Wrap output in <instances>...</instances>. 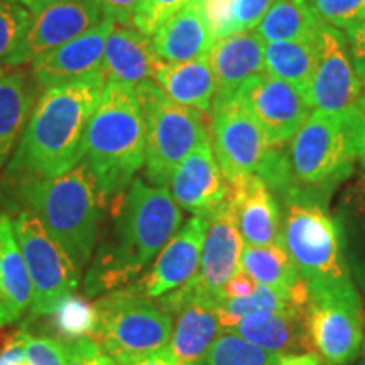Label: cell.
I'll list each match as a JSON object with an SVG mask.
<instances>
[{
	"label": "cell",
	"instance_id": "1",
	"mask_svg": "<svg viewBox=\"0 0 365 365\" xmlns=\"http://www.w3.org/2000/svg\"><path fill=\"white\" fill-rule=\"evenodd\" d=\"M107 78L53 85L43 90L27 118L7 176L16 181L65 175L83 161L86 129L97 110Z\"/></svg>",
	"mask_w": 365,
	"mask_h": 365
},
{
	"label": "cell",
	"instance_id": "2",
	"mask_svg": "<svg viewBox=\"0 0 365 365\" xmlns=\"http://www.w3.org/2000/svg\"><path fill=\"white\" fill-rule=\"evenodd\" d=\"M181 223V207L166 186L148 185L140 178L132 181L112 237L93 254L85 276V294L95 298L129 284L156 259Z\"/></svg>",
	"mask_w": 365,
	"mask_h": 365
},
{
	"label": "cell",
	"instance_id": "3",
	"mask_svg": "<svg viewBox=\"0 0 365 365\" xmlns=\"http://www.w3.org/2000/svg\"><path fill=\"white\" fill-rule=\"evenodd\" d=\"M276 198L281 207V244L293 259L308 298H362L346 266L328 198L296 186Z\"/></svg>",
	"mask_w": 365,
	"mask_h": 365
},
{
	"label": "cell",
	"instance_id": "4",
	"mask_svg": "<svg viewBox=\"0 0 365 365\" xmlns=\"http://www.w3.org/2000/svg\"><path fill=\"white\" fill-rule=\"evenodd\" d=\"M83 161L102 205L129 188L145 163V125L135 88L107 81L86 129Z\"/></svg>",
	"mask_w": 365,
	"mask_h": 365
},
{
	"label": "cell",
	"instance_id": "5",
	"mask_svg": "<svg viewBox=\"0 0 365 365\" xmlns=\"http://www.w3.org/2000/svg\"><path fill=\"white\" fill-rule=\"evenodd\" d=\"M19 198L75 267L85 271L93 257L102 218V202L86 163L80 161L65 175L21 181Z\"/></svg>",
	"mask_w": 365,
	"mask_h": 365
},
{
	"label": "cell",
	"instance_id": "6",
	"mask_svg": "<svg viewBox=\"0 0 365 365\" xmlns=\"http://www.w3.org/2000/svg\"><path fill=\"white\" fill-rule=\"evenodd\" d=\"M362 110L328 113L314 110L287 143L284 163L291 186L330 198L349 180L357 159L355 127ZM287 188V190H289ZM277 196V195H276Z\"/></svg>",
	"mask_w": 365,
	"mask_h": 365
},
{
	"label": "cell",
	"instance_id": "7",
	"mask_svg": "<svg viewBox=\"0 0 365 365\" xmlns=\"http://www.w3.org/2000/svg\"><path fill=\"white\" fill-rule=\"evenodd\" d=\"M91 339L113 362H125L166 349L173 317L159 303L130 287L113 289L93 303Z\"/></svg>",
	"mask_w": 365,
	"mask_h": 365
},
{
	"label": "cell",
	"instance_id": "8",
	"mask_svg": "<svg viewBox=\"0 0 365 365\" xmlns=\"http://www.w3.org/2000/svg\"><path fill=\"white\" fill-rule=\"evenodd\" d=\"M145 125V178L166 186L176 168L208 139L203 113L176 103L153 80L135 86Z\"/></svg>",
	"mask_w": 365,
	"mask_h": 365
},
{
	"label": "cell",
	"instance_id": "9",
	"mask_svg": "<svg viewBox=\"0 0 365 365\" xmlns=\"http://www.w3.org/2000/svg\"><path fill=\"white\" fill-rule=\"evenodd\" d=\"M12 227L33 282L31 314L48 317L61 301L75 293L81 272L29 210H21Z\"/></svg>",
	"mask_w": 365,
	"mask_h": 365
},
{
	"label": "cell",
	"instance_id": "10",
	"mask_svg": "<svg viewBox=\"0 0 365 365\" xmlns=\"http://www.w3.org/2000/svg\"><path fill=\"white\" fill-rule=\"evenodd\" d=\"M210 113V140L228 185H239L250 176H257L276 148L262 127L234 100L212 107Z\"/></svg>",
	"mask_w": 365,
	"mask_h": 365
},
{
	"label": "cell",
	"instance_id": "11",
	"mask_svg": "<svg viewBox=\"0 0 365 365\" xmlns=\"http://www.w3.org/2000/svg\"><path fill=\"white\" fill-rule=\"evenodd\" d=\"M234 102L254 117L276 148L289 143L313 108L298 88L266 71L245 81Z\"/></svg>",
	"mask_w": 365,
	"mask_h": 365
},
{
	"label": "cell",
	"instance_id": "12",
	"mask_svg": "<svg viewBox=\"0 0 365 365\" xmlns=\"http://www.w3.org/2000/svg\"><path fill=\"white\" fill-rule=\"evenodd\" d=\"M318 38L319 54L308 91L309 105L328 113L360 110L364 85L350 56L345 34L323 24Z\"/></svg>",
	"mask_w": 365,
	"mask_h": 365
},
{
	"label": "cell",
	"instance_id": "13",
	"mask_svg": "<svg viewBox=\"0 0 365 365\" xmlns=\"http://www.w3.org/2000/svg\"><path fill=\"white\" fill-rule=\"evenodd\" d=\"M105 19L91 0H49L31 12L27 33L6 66L33 63L41 54L85 34Z\"/></svg>",
	"mask_w": 365,
	"mask_h": 365
},
{
	"label": "cell",
	"instance_id": "14",
	"mask_svg": "<svg viewBox=\"0 0 365 365\" xmlns=\"http://www.w3.org/2000/svg\"><path fill=\"white\" fill-rule=\"evenodd\" d=\"M244 245L237 227L234 207L228 198L225 205L208 217L198 274L186 282V289L196 298H202L217 307L222 299L223 286L240 271V255Z\"/></svg>",
	"mask_w": 365,
	"mask_h": 365
},
{
	"label": "cell",
	"instance_id": "15",
	"mask_svg": "<svg viewBox=\"0 0 365 365\" xmlns=\"http://www.w3.org/2000/svg\"><path fill=\"white\" fill-rule=\"evenodd\" d=\"M312 346L327 365H346L362 346V299L312 298L307 307Z\"/></svg>",
	"mask_w": 365,
	"mask_h": 365
},
{
	"label": "cell",
	"instance_id": "16",
	"mask_svg": "<svg viewBox=\"0 0 365 365\" xmlns=\"http://www.w3.org/2000/svg\"><path fill=\"white\" fill-rule=\"evenodd\" d=\"M158 303L171 317L175 314L166 349L176 365H202L223 331L215 304L196 298L185 286L158 298Z\"/></svg>",
	"mask_w": 365,
	"mask_h": 365
},
{
	"label": "cell",
	"instance_id": "17",
	"mask_svg": "<svg viewBox=\"0 0 365 365\" xmlns=\"http://www.w3.org/2000/svg\"><path fill=\"white\" fill-rule=\"evenodd\" d=\"M208 218L191 217L156 255L149 274L130 286L132 291L158 299L185 286L198 274Z\"/></svg>",
	"mask_w": 365,
	"mask_h": 365
},
{
	"label": "cell",
	"instance_id": "18",
	"mask_svg": "<svg viewBox=\"0 0 365 365\" xmlns=\"http://www.w3.org/2000/svg\"><path fill=\"white\" fill-rule=\"evenodd\" d=\"M115 22L108 17L85 34L41 54L31 63L34 83L43 88L70 83L103 73V53Z\"/></svg>",
	"mask_w": 365,
	"mask_h": 365
},
{
	"label": "cell",
	"instance_id": "19",
	"mask_svg": "<svg viewBox=\"0 0 365 365\" xmlns=\"http://www.w3.org/2000/svg\"><path fill=\"white\" fill-rule=\"evenodd\" d=\"M168 186L181 210L195 217L208 218L228 202L230 185L218 166L210 137L182 159Z\"/></svg>",
	"mask_w": 365,
	"mask_h": 365
},
{
	"label": "cell",
	"instance_id": "20",
	"mask_svg": "<svg viewBox=\"0 0 365 365\" xmlns=\"http://www.w3.org/2000/svg\"><path fill=\"white\" fill-rule=\"evenodd\" d=\"M264 44L257 31L228 36L213 43L208 53L217 81L212 107L232 102L245 81L264 73Z\"/></svg>",
	"mask_w": 365,
	"mask_h": 365
},
{
	"label": "cell",
	"instance_id": "21",
	"mask_svg": "<svg viewBox=\"0 0 365 365\" xmlns=\"http://www.w3.org/2000/svg\"><path fill=\"white\" fill-rule=\"evenodd\" d=\"M230 202L245 245L281 244V207L276 195L259 176L230 186Z\"/></svg>",
	"mask_w": 365,
	"mask_h": 365
},
{
	"label": "cell",
	"instance_id": "22",
	"mask_svg": "<svg viewBox=\"0 0 365 365\" xmlns=\"http://www.w3.org/2000/svg\"><path fill=\"white\" fill-rule=\"evenodd\" d=\"M228 331H234L250 344L272 354L287 355L312 350L307 308L303 307L249 314Z\"/></svg>",
	"mask_w": 365,
	"mask_h": 365
},
{
	"label": "cell",
	"instance_id": "23",
	"mask_svg": "<svg viewBox=\"0 0 365 365\" xmlns=\"http://www.w3.org/2000/svg\"><path fill=\"white\" fill-rule=\"evenodd\" d=\"M158 63L159 58L148 36L135 27L115 24L105 43L102 68L107 81L135 88L153 80Z\"/></svg>",
	"mask_w": 365,
	"mask_h": 365
},
{
	"label": "cell",
	"instance_id": "24",
	"mask_svg": "<svg viewBox=\"0 0 365 365\" xmlns=\"http://www.w3.org/2000/svg\"><path fill=\"white\" fill-rule=\"evenodd\" d=\"M33 304V282L14 234L12 218L0 213V327L14 325Z\"/></svg>",
	"mask_w": 365,
	"mask_h": 365
},
{
	"label": "cell",
	"instance_id": "25",
	"mask_svg": "<svg viewBox=\"0 0 365 365\" xmlns=\"http://www.w3.org/2000/svg\"><path fill=\"white\" fill-rule=\"evenodd\" d=\"M153 81L176 103L202 113L212 112L217 81L208 54L181 63H166L159 59L154 68Z\"/></svg>",
	"mask_w": 365,
	"mask_h": 365
},
{
	"label": "cell",
	"instance_id": "26",
	"mask_svg": "<svg viewBox=\"0 0 365 365\" xmlns=\"http://www.w3.org/2000/svg\"><path fill=\"white\" fill-rule=\"evenodd\" d=\"M213 43L215 41L205 22L200 0H191L153 36L154 51L166 63H181L205 56Z\"/></svg>",
	"mask_w": 365,
	"mask_h": 365
},
{
	"label": "cell",
	"instance_id": "27",
	"mask_svg": "<svg viewBox=\"0 0 365 365\" xmlns=\"http://www.w3.org/2000/svg\"><path fill=\"white\" fill-rule=\"evenodd\" d=\"M240 271L252 277L257 284L269 286L286 294L298 307H308L307 286L282 244L266 247L244 245L240 255Z\"/></svg>",
	"mask_w": 365,
	"mask_h": 365
},
{
	"label": "cell",
	"instance_id": "28",
	"mask_svg": "<svg viewBox=\"0 0 365 365\" xmlns=\"http://www.w3.org/2000/svg\"><path fill=\"white\" fill-rule=\"evenodd\" d=\"M335 218L346 266L365 299V175L357 176L346 186Z\"/></svg>",
	"mask_w": 365,
	"mask_h": 365
},
{
	"label": "cell",
	"instance_id": "29",
	"mask_svg": "<svg viewBox=\"0 0 365 365\" xmlns=\"http://www.w3.org/2000/svg\"><path fill=\"white\" fill-rule=\"evenodd\" d=\"M319 34V33H318ZM319 54V38L264 44V71L298 88L308 100Z\"/></svg>",
	"mask_w": 365,
	"mask_h": 365
},
{
	"label": "cell",
	"instance_id": "30",
	"mask_svg": "<svg viewBox=\"0 0 365 365\" xmlns=\"http://www.w3.org/2000/svg\"><path fill=\"white\" fill-rule=\"evenodd\" d=\"M34 107V86L26 73H6L0 78V168L19 144Z\"/></svg>",
	"mask_w": 365,
	"mask_h": 365
},
{
	"label": "cell",
	"instance_id": "31",
	"mask_svg": "<svg viewBox=\"0 0 365 365\" xmlns=\"http://www.w3.org/2000/svg\"><path fill=\"white\" fill-rule=\"evenodd\" d=\"M276 0H200L213 41L254 31Z\"/></svg>",
	"mask_w": 365,
	"mask_h": 365
},
{
	"label": "cell",
	"instance_id": "32",
	"mask_svg": "<svg viewBox=\"0 0 365 365\" xmlns=\"http://www.w3.org/2000/svg\"><path fill=\"white\" fill-rule=\"evenodd\" d=\"M322 22L309 9L307 0H276L257 26L264 43L314 38Z\"/></svg>",
	"mask_w": 365,
	"mask_h": 365
},
{
	"label": "cell",
	"instance_id": "33",
	"mask_svg": "<svg viewBox=\"0 0 365 365\" xmlns=\"http://www.w3.org/2000/svg\"><path fill=\"white\" fill-rule=\"evenodd\" d=\"M289 307H298V304H294L286 294L272 289V287L257 284L252 293L247 296H242V298H225L218 301L217 312L218 317H220L223 331H228L237 322L249 317V314L277 312V309H284Z\"/></svg>",
	"mask_w": 365,
	"mask_h": 365
},
{
	"label": "cell",
	"instance_id": "34",
	"mask_svg": "<svg viewBox=\"0 0 365 365\" xmlns=\"http://www.w3.org/2000/svg\"><path fill=\"white\" fill-rule=\"evenodd\" d=\"M279 357V354L267 352L234 331H222L203 365H276Z\"/></svg>",
	"mask_w": 365,
	"mask_h": 365
},
{
	"label": "cell",
	"instance_id": "35",
	"mask_svg": "<svg viewBox=\"0 0 365 365\" xmlns=\"http://www.w3.org/2000/svg\"><path fill=\"white\" fill-rule=\"evenodd\" d=\"M48 317L54 318V325L66 339H81L91 336L95 327V308L85 299L76 298L75 294L68 296L58 304L56 309Z\"/></svg>",
	"mask_w": 365,
	"mask_h": 365
},
{
	"label": "cell",
	"instance_id": "36",
	"mask_svg": "<svg viewBox=\"0 0 365 365\" xmlns=\"http://www.w3.org/2000/svg\"><path fill=\"white\" fill-rule=\"evenodd\" d=\"M31 12L14 0H0V65L12 58L27 33Z\"/></svg>",
	"mask_w": 365,
	"mask_h": 365
},
{
	"label": "cell",
	"instance_id": "37",
	"mask_svg": "<svg viewBox=\"0 0 365 365\" xmlns=\"http://www.w3.org/2000/svg\"><path fill=\"white\" fill-rule=\"evenodd\" d=\"M322 24L339 31L354 29L365 19V0H307Z\"/></svg>",
	"mask_w": 365,
	"mask_h": 365
},
{
	"label": "cell",
	"instance_id": "38",
	"mask_svg": "<svg viewBox=\"0 0 365 365\" xmlns=\"http://www.w3.org/2000/svg\"><path fill=\"white\" fill-rule=\"evenodd\" d=\"M190 2L191 0H140L132 24L144 36L153 38L164 22L171 19L176 12H180Z\"/></svg>",
	"mask_w": 365,
	"mask_h": 365
},
{
	"label": "cell",
	"instance_id": "39",
	"mask_svg": "<svg viewBox=\"0 0 365 365\" xmlns=\"http://www.w3.org/2000/svg\"><path fill=\"white\" fill-rule=\"evenodd\" d=\"M26 354L36 365H63L66 357V344L49 336L34 335L29 328L22 327Z\"/></svg>",
	"mask_w": 365,
	"mask_h": 365
},
{
	"label": "cell",
	"instance_id": "40",
	"mask_svg": "<svg viewBox=\"0 0 365 365\" xmlns=\"http://www.w3.org/2000/svg\"><path fill=\"white\" fill-rule=\"evenodd\" d=\"M112 359L100 349L91 336H81L66 344V357L63 365H112Z\"/></svg>",
	"mask_w": 365,
	"mask_h": 365
},
{
	"label": "cell",
	"instance_id": "41",
	"mask_svg": "<svg viewBox=\"0 0 365 365\" xmlns=\"http://www.w3.org/2000/svg\"><path fill=\"white\" fill-rule=\"evenodd\" d=\"M103 14L118 26H132L140 0H91Z\"/></svg>",
	"mask_w": 365,
	"mask_h": 365
},
{
	"label": "cell",
	"instance_id": "42",
	"mask_svg": "<svg viewBox=\"0 0 365 365\" xmlns=\"http://www.w3.org/2000/svg\"><path fill=\"white\" fill-rule=\"evenodd\" d=\"M0 365H36L29 355L26 354L22 327L0 349Z\"/></svg>",
	"mask_w": 365,
	"mask_h": 365
},
{
	"label": "cell",
	"instance_id": "43",
	"mask_svg": "<svg viewBox=\"0 0 365 365\" xmlns=\"http://www.w3.org/2000/svg\"><path fill=\"white\" fill-rule=\"evenodd\" d=\"M344 34L346 43H349L350 56H352L355 70H357L360 80H362L365 76V19Z\"/></svg>",
	"mask_w": 365,
	"mask_h": 365
},
{
	"label": "cell",
	"instance_id": "44",
	"mask_svg": "<svg viewBox=\"0 0 365 365\" xmlns=\"http://www.w3.org/2000/svg\"><path fill=\"white\" fill-rule=\"evenodd\" d=\"M255 286H257V282H255L252 277L247 276L244 271H239L230 281L227 282L225 286H223L222 299L242 298V296H247L255 289Z\"/></svg>",
	"mask_w": 365,
	"mask_h": 365
},
{
	"label": "cell",
	"instance_id": "45",
	"mask_svg": "<svg viewBox=\"0 0 365 365\" xmlns=\"http://www.w3.org/2000/svg\"><path fill=\"white\" fill-rule=\"evenodd\" d=\"M112 365H176V362L175 359H173V355L168 352V349H163L156 354L145 355V357L125 360V362H113Z\"/></svg>",
	"mask_w": 365,
	"mask_h": 365
},
{
	"label": "cell",
	"instance_id": "46",
	"mask_svg": "<svg viewBox=\"0 0 365 365\" xmlns=\"http://www.w3.org/2000/svg\"><path fill=\"white\" fill-rule=\"evenodd\" d=\"M276 365H322L319 357L313 352L307 354H287L281 355Z\"/></svg>",
	"mask_w": 365,
	"mask_h": 365
},
{
	"label": "cell",
	"instance_id": "47",
	"mask_svg": "<svg viewBox=\"0 0 365 365\" xmlns=\"http://www.w3.org/2000/svg\"><path fill=\"white\" fill-rule=\"evenodd\" d=\"M355 150H357V158L365 168V115L360 117L355 127Z\"/></svg>",
	"mask_w": 365,
	"mask_h": 365
},
{
	"label": "cell",
	"instance_id": "48",
	"mask_svg": "<svg viewBox=\"0 0 365 365\" xmlns=\"http://www.w3.org/2000/svg\"><path fill=\"white\" fill-rule=\"evenodd\" d=\"M14 2L21 4L22 7H26L29 12H36L38 9H41L44 4H48L49 0H14Z\"/></svg>",
	"mask_w": 365,
	"mask_h": 365
},
{
	"label": "cell",
	"instance_id": "49",
	"mask_svg": "<svg viewBox=\"0 0 365 365\" xmlns=\"http://www.w3.org/2000/svg\"><path fill=\"white\" fill-rule=\"evenodd\" d=\"M362 85H364V90H362V98H360V110L365 113V76L362 78Z\"/></svg>",
	"mask_w": 365,
	"mask_h": 365
},
{
	"label": "cell",
	"instance_id": "50",
	"mask_svg": "<svg viewBox=\"0 0 365 365\" xmlns=\"http://www.w3.org/2000/svg\"><path fill=\"white\" fill-rule=\"evenodd\" d=\"M360 365H365V346L362 350V359H360Z\"/></svg>",
	"mask_w": 365,
	"mask_h": 365
},
{
	"label": "cell",
	"instance_id": "51",
	"mask_svg": "<svg viewBox=\"0 0 365 365\" xmlns=\"http://www.w3.org/2000/svg\"><path fill=\"white\" fill-rule=\"evenodd\" d=\"M4 75H6V68H4V65H0V78H2Z\"/></svg>",
	"mask_w": 365,
	"mask_h": 365
},
{
	"label": "cell",
	"instance_id": "52",
	"mask_svg": "<svg viewBox=\"0 0 365 365\" xmlns=\"http://www.w3.org/2000/svg\"><path fill=\"white\" fill-rule=\"evenodd\" d=\"M202 365H203V364H202Z\"/></svg>",
	"mask_w": 365,
	"mask_h": 365
}]
</instances>
